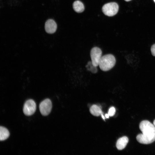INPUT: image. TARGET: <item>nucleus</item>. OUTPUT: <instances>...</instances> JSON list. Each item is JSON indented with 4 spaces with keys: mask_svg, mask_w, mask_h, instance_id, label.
<instances>
[{
    "mask_svg": "<svg viewBox=\"0 0 155 155\" xmlns=\"http://www.w3.org/2000/svg\"><path fill=\"white\" fill-rule=\"evenodd\" d=\"M10 134L8 129L2 126L0 127V140L4 141L8 138Z\"/></svg>",
    "mask_w": 155,
    "mask_h": 155,
    "instance_id": "obj_10",
    "label": "nucleus"
},
{
    "mask_svg": "<svg viewBox=\"0 0 155 155\" xmlns=\"http://www.w3.org/2000/svg\"><path fill=\"white\" fill-rule=\"evenodd\" d=\"M90 56L93 65L96 67L99 65V62L102 56L101 49L97 47H93L91 50Z\"/></svg>",
    "mask_w": 155,
    "mask_h": 155,
    "instance_id": "obj_4",
    "label": "nucleus"
},
{
    "mask_svg": "<svg viewBox=\"0 0 155 155\" xmlns=\"http://www.w3.org/2000/svg\"><path fill=\"white\" fill-rule=\"evenodd\" d=\"M115 63L116 59L113 55L106 54L102 56L99 66L102 71H107L111 69L114 66Z\"/></svg>",
    "mask_w": 155,
    "mask_h": 155,
    "instance_id": "obj_2",
    "label": "nucleus"
},
{
    "mask_svg": "<svg viewBox=\"0 0 155 155\" xmlns=\"http://www.w3.org/2000/svg\"><path fill=\"white\" fill-rule=\"evenodd\" d=\"M73 8L74 10L77 13H81L84 9V4L79 1H76L74 2Z\"/></svg>",
    "mask_w": 155,
    "mask_h": 155,
    "instance_id": "obj_9",
    "label": "nucleus"
},
{
    "mask_svg": "<svg viewBox=\"0 0 155 155\" xmlns=\"http://www.w3.org/2000/svg\"><path fill=\"white\" fill-rule=\"evenodd\" d=\"M90 113L93 115L98 116L103 114L100 108L96 105H93L90 108Z\"/></svg>",
    "mask_w": 155,
    "mask_h": 155,
    "instance_id": "obj_11",
    "label": "nucleus"
},
{
    "mask_svg": "<svg viewBox=\"0 0 155 155\" xmlns=\"http://www.w3.org/2000/svg\"><path fill=\"white\" fill-rule=\"evenodd\" d=\"M96 67L93 65L91 61L88 62L86 66L87 70L94 73H96L97 72Z\"/></svg>",
    "mask_w": 155,
    "mask_h": 155,
    "instance_id": "obj_12",
    "label": "nucleus"
},
{
    "mask_svg": "<svg viewBox=\"0 0 155 155\" xmlns=\"http://www.w3.org/2000/svg\"><path fill=\"white\" fill-rule=\"evenodd\" d=\"M101 115L102 117V118H103V119L104 120L105 117H104V116L103 115V114H102Z\"/></svg>",
    "mask_w": 155,
    "mask_h": 155,
    "instance_id": "obj_16",
    "label": "nucleus"
},
{
    "mask_svg": "<svg viewBox=\"0 0 155 155\" xmlns=\"http://www.w3.org/2000/svg\"><path fill=\"white\" fill-rule=\"evenodd\" d=\"M154 2L155 3V0H154Z\"/></svg>",
    "mask_w": 155,
    "mask_h": 155,
    "instance_id": "obj_19",
    "label": "nucleus"
},
{
    "mask_svg": "<svg viewBox=\"0 0 155 155\" xmlns=\"http://www.w3.org/2000/svg\"><path fill=\"white\" fill-rule=\"evenodd\" d=\"M140 129L142 133L138 135L136 138L140 143L148 144L155 141V126L147 120L141 122Z\"/></svg>",
    "mask_w": 155,
    "mask_h": 155,
    "instance_id": "obj_1",
    "label": "nucleus"
},
{
    "mask_svg": "<svg viewBox=\"0 0 155 155\" xmlns=\"http://www.w3.org/2000/svg\"><path fill=\"white\" fill-rule=\"evenodd\" d=\"M115 113V109L114 107H111L109 109L108 114L109 116H113Z\"/></svg>",
    "mask_w": 155,
    "mask_h": 155,
    "instance_id": "obj_13",
    "label": "nucleus"
},
{
    "mask_svg": "<svg viewBox=\"0 0 155 155\" xmlns=\"http://www.w3.org/2000/svg\"><path fill=\"white\" fill-rule=\"evenodd\" d=\"M151 51L152 55L155 56V44L152 45L151 46Z\"/></svg>",
    "mask_w": 155,
    "mask_h": 155,
    "instance_id": "obj_14",
    "label": "nucleus"
},
{
    "mask_svg": "<svg viewBox=\"0 0 155 155\" xmlns=\"http://www.w3.org/2000/svg\"><path fill=\"white\" fill-rule=\"evenodd\" d=\"M52 108V103L51 100L46 98L41 102L39 106L40 112L43 116H47L51 112Z\"/></svg>",
    "mask_w": 155,
    "mask_h": 155,
    "instance_id": "obj_6",
    "label": "nucleus"
},
{
    "mask_svg": "<svg viewBox=\"0 0 155 155\" xmlns=\"http://www.w3.org/2000/svg\"><path fill=\"white\" fill-rule=\"evenodd\" d=\"M124 0L126 1H131V0Z\"/></svg>",
    "mask_w": 155,
    "mask_h": 155,
    "instance_id": "obj_18",
    "label": "nucleus"
},
{
    "mask_svg": "<svg viewBox=\"0 0 155 155\" xmlns=\"http://www.w3.org/2000/svg\"><path fill=\"white\" fill-rule=\"evenodd\" d=\"M119 10V6L115 2H111L104 5L102 8L103 13L108 16H112L116 15Z\"/></svg>",
    "mask_w": 155,
    "mask_h": 155,
    "instance_id": "obj_3",
    "label": "nucleus"
},
{
    "mask_svg": "<svg viewBox=\"0 0 155 155\" xmlns=\"http://www.w3.org/2000/svg\"><path fill=\"white\" fill-rule=\"evenodd\" d=\"M129 141L128 138L125 136L119 138L117 141L116 146L117 149L119 150L124 148Z\"/></svg>",
    "mask_w": 155,
    "mask_h": 155,
    "instance_id": "obj_8",
    "label": "nucleus"
},
{
    "mask_svg": "<svg viewBox=\"0 0 155 155\" xmlns=\"http://www.w3.org/2000/svg\"><path fill=\"white\" fill-rule=\"evenodd\" d=\"M105 117L107 118H108L109 117V115L108 114H106L105 115Z\"/></svg>",
    "mask_w": 155,
    "mask_h": 155,
    "instance_id": "obj_15",
    "label": "nucleus"
},
{
    "mask_svg": "<svg viewBox=\"0 0 155 155\" xmlns=\"http://www.w3.org/2000/svg\"><path fill=\"white\" fill-rule=\"evenodd\" d=\"M153 124L155 126V120L153 122Z\"/></svg>",
    "mask_w": 155,
    "mask_h": 155,
    "instance_id": "obj_17",
    "label": "nucleus"
},
{
    "mask_svg": "<svg viewBox=\"0 0 155 155\" xmlns=\"http://www.w3.org/2000/svg\"><path fill=\"white\" fill-rule=\"evenodd\" d=\"M36 109V105L34 101L32 99L27 100L24 104L23 111L26 116H30L35 112Z\"/></svg>",
    "mask_w": 155,
    "mask_h": 155,
    "instance_id": "obj_5",
    "label": "nucleus"
},
{
    "mask_svg": "<svg viewBox=\"0 0 155 155\" xmlns=\"http://www.w3.org/2000/svg\"><path fill=\"white\" fill-rule=\"evenodd\" d=\"M57 28L56 23L53 20L49 19L45 22V29L47 33H53L56 31Z\"/></svg>",
    "mask_w": 155,
    "mask_h": 155,
    "instance_id": "obj_7",
    "label": "nucleus"
}]
</instances>
